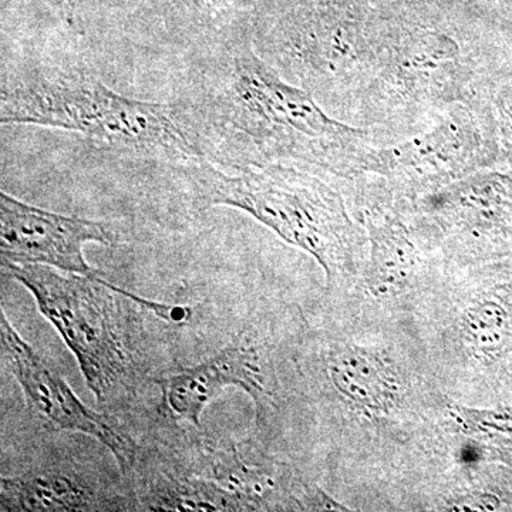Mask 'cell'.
<instances>
[{
	"label": "cell",
	"mask_w": 512,
	"mask_h": 512,
	"mask_svg": "<svg viewBox=\"0 0 512 512\" xmlns=\"http://www.w3.org/2000/svg\"><path fill=\"white\" fill-rule=\"evenodd\" d=\"M174 101L202 157L225 171L285 164L349 183L377 141L276 72L251 29L192 46Z\"/></svg>",
	"instance_id": "obj_1"
},
{
	"label": "cell",
	"mask_w": 512,
	"mask_h": 512,
	"mask_svg": "<svg viewBox=\"0 0 512 512\" xmlns=\"http://www.w3.org/2000/svg\"><path fill=\"white\" fill-rule=\"evenodd\" d=\"M512 47L444 0H399L355 126L379 143L412 136L453 104L493 96Z\"/></svg>",
	"instance_id": "obj_2"
},
{
	"label": "cell",
	"mask_w": 512,
	"mask_h": 512,
	"mask_svg": "<svg viewBox=\"0 0 512 512\" xmlns=\"http://www.w3.org/2000/svg\"><path fill=\"white\" fill-rule=\"evenodd\" d=\"M2 70V126L73 131L104 150L175 168L204 158L175 101L124 96L87 67L45 57L22 56Z\"/></svg>",
	"instance_id": "obj_3"
},
{
	"label": "cell",
	"mask_w": 512,
	"mask_h": 512,
	"mask_svg": "<svg viewBox=\"0 0 512 512\" xmlns=\"http://www.w3.org/2000/svg\"><path fill=\"white\" fill-rule=\"evenodd\" d=\"M399 0H258L256 53L330 116L355 126Z\"/></svg>",
	"instance_id": "obj_4"
},
{
	"label": "cell",
	"mask_w": 512,
	"mask_h": 512,
	"mask_svg": "<svg viewBox=\"0 0 512 512\" xmlns=\"http://www.w3.org/2000/svg\"><path fill=\"white\" fill-rule=\"evenodd\" d=\"M2 269L32 293L37 309L73 353L101 406L134 399L148 377L136 309H147L170 323H183L191 316L187 306L148 301L101 276L6 261Z\"/></svg>",
	"instance_id": "obj_5"
},
{
	"label": "cell",
	"mask_w": 512,
	"mask_h": 512,
	"mask_svg": "<svg viewBox=\"0 0 512 512\" xmlns=\"http://www.w3.org/2000/svg\"><path fill=\"white\" fill-rule=\"evenodd\" d=\"M178 171L198 208L245 212L315 258L329 286L355 274L365 262L366 229L350 217L335 178L285 164L225 171L205 158Z\"/></svg>",
	"instance_id": "obj_6"
},
{
	"label": "cell",
	"mask_w": 512,
	"mask_h": 512,
	"mask_svg": "<svg viewBox=\"0 0 512 512\" xmlns=\"http://www.w3.org/2000/svg\"><path fill=\"white\" fill-rule=\"evenodd\" d=\"M491 97L453 104L402 140L370 144L359 177L366 175L396 197L417 201L477 171L498 167Z\"/></svg>",
	"instance_id": "obj_7"
},
{
	"label": "cell",
	"mask_w": 512,
	"mask_h": 512,
	"mask_svg": "<svg viewBox=\"0 0 512 512\" xmlns=\"http://www.w3.org/2000/svg\"><path fill=\"white\" fill-rule=\"evenodd\" d=\"M2 359L25 396L32 413L50 429L72 431L93 437L116 458L121 476L126 477L136 464V441L116 419L89 409L59 373L40 359L35 349L13 328L5 309L0 313Z\"/></svg>",
	"instance_id": "obj_8"
},
{
	"label": "cell",
	"mask_w": 512,
	"mask_h": 512,
	"mask_svg": "<svg viewBox=\"0 0 512 512\" xmlns=\"http://www.w3.org/2000/svg\"><path fill=\"white\" fill-rule=\"evenodd\" d=\"M86 244L114 247L119 244V234L106 222L57 214L0 192L2 261L101 276L84 256Z\"/></svg>",
	"instance_id": "obj_9"
},
{
	"label": "cell",
	"mask_w": 512,
	"mask_h": 512,
	"mask_svg": "<svg viewBox=\"0 0 512 512\" xmlns=\"http://www.w3.org/2000/svg\"><path fill=\"white\" fill-rule=\"evenodd\" d=\"M437 238L464 254L512 237V173L487 168L416 201Z\"/></svg>",
	"instance_id": "obj_10"
},
{
	"label": "cell",
	"mask_w": 512,
	"mask_h": 512,
	"mask_svg": "<svg viewBox=\"0 0 512 512\" xmlns=\"http://www.w3.org/2000/svg\"><path fill=\"white\" fill-rule=\"evenodd\" d=\"M161 390L165 414L177 423L201 427V417L212 400L227 387H238L254 400L258 420L264 417L271 390L262 357L251 345L231 346L210 359L154 379Z\"/></svg>",
	"instance_id": "obj_11"
},
{
	"label": "cell",
	"mask_w": 512,
	"mask_h": 512,
	"mask_svg": "<svg viewBox=\"0 0 512 512\" xmlns=\"http://www.w3.org/2000/svg\"><path fill=\"white\" fill-rule=\"evenodd\" d=\"M136 510L130 491L99 484L73 461L47 458L0 480V511L72 512Z\"/></svg>",
	"instance_id": "obj_12"
},
{
	"label": "cell",
	"mask_w": 512,
	"mask_h": 512,
	"mask_svg": "<svg viewBox=\"0 0 512 512\" xmlns=\"http://www.w3.org/2000/svg\"><path fill=\"white\" fill-rule=\"evenodd\" d=\"M326 373L336 392L363 412L389 413L402 394L399 376L389 360L362 346H333L326 357Z\"/></svg>",
	"instance_id": "obj_13"
},
{
	"label": "cell",
	"mask_w": 512,
	"mask_h": 512,
	"mask_svg": "<svg viewBox=\"0 0 512 512\" xmlns=\"http://www.w3.org/2000/svg\"><path fill=\"white\" fill-rule=\"evenodd\" d=\"M194 45L247 32L258 0H167Z\"/></svg>",
	"instance_id": "obj_14"
},
{
	"label": "cell",
	"mask_w": 512,
	"mask_h": 512,
	"mask_svg": "<svg viewBox=\"0 0 512 512\" xmlns=\"http://www.w3.org/2000/svg\"><path fill=\"white\" fill-rule=\"evenodd\" d=\"M512 47V0H444Z\"/></svg>",
	"instance_id": "obj_15"
},
{
	"label": "cell",
	"mask_w": 512,
	"mask_h": 512,
	"mask_svg": "<svg viewBox=\"0 0 512 512\" xmlns=\"http://www.w3.org/2000/svg\"><path fill=\"white\" fill-rule=\"evenodd\" d=\"M495 124L500 144V165L512 173V74H505L495 86L493 97Z\"/></svg>",
	"instance_id": "obj_16"
},
{
	"label": "cell",
	"mask_w": 512,
	"mask_h": 512,
	"mask_svg": "<svg viewBox=\"0 0 512 512\" xmlns=\"http://www.w3.org/2000/svg\"><path fill=\"white\" fill-rule=\"evenodd\" d=\"M497 313L485 303L470 309L463 319L464 340L467 339L473 348L484 349V346L493 339L498 322Z\"/></svg>",
	"instance_id": "obj_17"
},
{
	"label": "cell",
	"mask_w": 512,
	"mask_h": 512,
	"mask_svg": "<svg viewBox=\"0 0 512 512\" xmlns=\"http://www.w3.org/2000/svg\"><path fill=\"white\" fill-rule=\"evenodd\" d=\"M45 2L73 33L84 32L82 19L84 0H45Z\"/></svg>",
	"instance_id": "obj_18"
},
{
	"label": "cell",
	"mask_w": 512,
	"mask_h": 512,
	"mask_svg": "<svg viewBox=\"0 0 512 512\" xmlns=\"http://www.w3.org/2000/svg\"><path fill=\"white\" fill-rule=\"evenodd\" d=\"M507 74H512V66H511L510 72H508Z\"/></svg>",
	"instance_id": "obj_19"
}]
</instances>
